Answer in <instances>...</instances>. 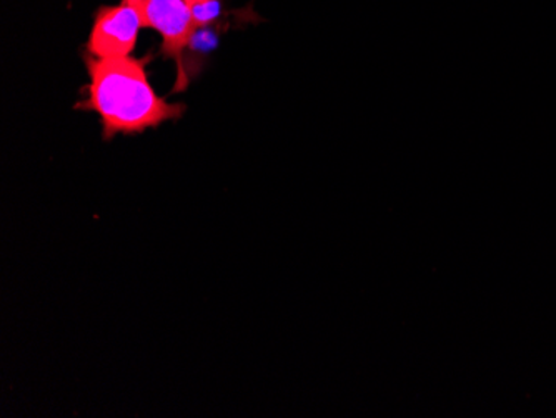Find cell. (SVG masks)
<instances>
[{
	"label": "cell",
	"instance_id": "cell-1",
	"mask_svg": "<svg viewBox=\"0 0 556 418\" xmlns=\"http://www.w3.org/2000/svg\"><path fill=\"white\" fill-rule=\"evenodd\" d=\"M149 59L86 55L89 96L77 107L97 112L105 139L117 134H139L175 121L186 107L168 104L157 96L147 77Z\"/></svg>",
	"mask_w": 556,
	"mask_h": 418
},
{
	"label": "cell",
	"instance_id": "cell-4",
	"mask_svg": "<svg viewBox=\"0 0 556 418\" xmlns=\"http://www.w3.org/2000/svg\"><path fill=\"white\" fill-rule=\"evenodd\" d=\"M193 21L197 29L208 26L220 14L218 0H192Z\"/></svg>",
	"mask_w": 556,
	"mask_h": 418
},
{
	"label": "cell",
	"instance_id": "cell-5",
	"mask_svg": "<svg viewBox=\"0 0 556 418\" xmlns=\"http://www.w3.org/2000/svg\"><path fill=\"white\" fill-rule=\"evenodd\" d=\"M147 0H124L122 4L127 5H136V8H143V4H146Z\"/></svg>",
	"mask_w": 556,
	"mask_h": 418
},
{
	"label": "cell",
	"instance_id": "cell-2",
	"mask_svg": "<svg viewBox=\"0 0 556 418\" xmlns=\"http://www.w3.org/2000/svg\"><path fill=\"white\" fill-rule=\"evenodd\" d=\"M143 26L161 33L165 54L174 58L179 65V79L175 89H186L182 52L197 30L192 0H147L143 4Z\"/></svg>",
	"mask_w": 556,
	"mask_h": 418
},
{
	"label": "cell",
	"instance_id": "cell-3",
	"mask_svg": "<svg viewBox=\"0 0 556 418\" xmlns=\"http://www.w3.org/2000/svg\"><path fill=\"white\" fill-rule=\"evenodd\" d=\"M142 27L143 8L122 4L100 9L87 43L89 54L100 59L127 58L136 49Z\"/></svg>",
	"mask_w": 556,
	"mask_h": 418
}]
</instances>
